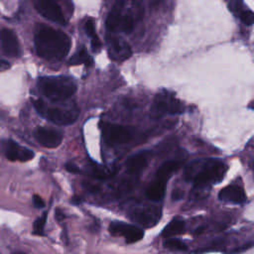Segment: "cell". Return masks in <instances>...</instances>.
<instances>
[{
  "mask_svg": "<svg viewBox=\"0 0 254 254\" xmlns=\"http://www.w3.org/2000/svg\"><path fill=\"white\" fill-rule=\"evenodd\" d=\"M37 55L47 61H62L69 52L70 39L62 30L38 23L34 31Z\"/></svg>",
  "mask_w": 254,
  "mask_h": 254,
  "instance_id": "obj_1",
  "label": "cell"
},
{
  "mask_svg": "<svg viewBox=\"0 0 254 254\" xmlns=\"http://www.w3.org/2000/svg\"><path fill=\"white\" fill-rule=\"evenodd\" d=\"M226 171L227 166L218 159H198L186 168L185 179L191 181L194 188L203 189L222 181Z\"/></svg>",
  "mask_w": 254,
  "mask_h": 254,
  "instance_id": "obj_2",
  "label": "cell"
},
{
  "mask_svg": "<svg viewBox=\"0 0 254 254\" xmlns=\"http://www.w3.org/2000/svg\"><path fill=\"white\" fill-rule=\"evenodd\" d=\"M39 90L53 102H63L70 98L77 86L72 77L66 75L41 76L37 81Z\"/></svg>",
  "mask_w": 254,
  "mask_h": 254,
  "instance_id": "obj_3",
  "label": "cell"
},
{
  "mask_svg": "<svg viewBox=\"0 0 254 254\" xmlns=\"http://www.w3.org/2000/svg\"><path fill=\"white\" fill-rule=\"evenodd\" d=\"M32 103L39 115L56 125H70L77 120L79 115V109L76 106H50L41 99H32Z\"/></svg>",
  "mask_w": 254,
  "mask_h": 254,
  "instance_id": "obj_4",
  "label": "cell"
},
{
  "mask_svg": "<svg viewBox=\"0 0 254 254\" xmlns=\"http://www.w3.org/2000/svg\"><path fill=\"white\" fill-rule=\"evenodd\" d=\"M181 166L182 162L177 160H170L163 163L157 170L153 180L146 189V197L152 201H160L165 195L168 180L171 178L173 173L181 168Z\"/></svg>",
  "mask_w": 254,
  "mask_h": 254,
  "instance_id": "obj_5",
  "label": "cell"
},
{
  "mask_svg": "<svg viewBox=\"0 0 254 254\" xmlns=\"http://www.w3.org/2000/svg\"><path fill=\"white\" fill-rule=\"evenodd\" d=\"M125 2H116L109 11L105 25L110 33L130 34L134 29V18L132 14L124 9Z\"/></svg>",
  "mask_w": 254,
  "mask_h": 254,
  "instance_id": "obj_6",
  "label": "cell"
},
{
  "mask_svg": "<svg viewBox=\"0 0 254 254\" xmlns=\"http://www.w3.org/2000/svg\"><path fill=\"white\" fill-rule=\"evenodd\" d=\"M185 104L179 98H177L175 93L167 89H161L154 97L151 113L152 116L159 117L165 114H182L185 112Z\"/></svg>",
  "mask_w": 254,
  "mask_h": 254,
  "instance_id": "obj_7",
  "label": "cell"
},
{
  "mask_svg": "<svg viewBox=\"0 0 254 254\" xmlns=\"http://www.w3.org/2000/svg\"><path fill=\"white\" fill-rule=\"evenodd\" d=\"M100 129L104 142L109 146L127 144L134 138L135 134L134 129L131 127L110 122H102Z\"/></svg>",
  "mask_w": 254,
  "mask_h": 254,
  "instance_id": "obj_8",
  "label": "cell"
},
{
  "mask_svg": "<svg viewBox=\"0 0 254 254\" xmlns=\"http://www.w3.org/2000/svg\"><path fill=\"white\" fill-rule=\"evenodd\" d=\"M130 219L144 227L155 226L162 216V208L154 204H137L132 206L128 211Z\"/></svg>",
  "mask_w": 254,
  "mask_h": 254,
  "instance_id": "obj_9",
  "label": "cell"
},
{
  "mask_svg": "<svg viewBox=\"0 0 254 254\" xmlns=\"http://www.w3.org/2000/svg\"><path fill=\"white\" fill-rule=\"evenodd\" d=\"M106 45L109 59L114 62L121 63L132 56L130 45L122 38L114 35H106Z\"/></svg>",
  "mask_w": 254,
  "mask_h": 254,
  "instance_id": "obj_10",
  "label": "cell"
},
{
  "mask_svg": "<svg viewBox=\"0 0 254 254\" xmlns=\"http://www.w3.org/2000/svg\"><path fill=\"white\" fill-rule=\"evenodd\" d=\"M33 5L36 11L44 18L61 25H66L62 8L57 2L52 0H35Z\"/></svg>",
  "mask_w": 254,
  "mask_h": 254,
  "instance_id": "obj_11",
  "label": "cell"
},
{
  "mask_svg": "<svg viewBox=\"0 0 254 254\" xmlns=\"http://www.w3.org/2000/svg\"><path fill=\"white\" fill-rule=\"evenodd\" d=\"M108 230L113 236H122L126 243H134L144 237V230L142 228L122 221L111 222Z\"/></svg>",
  "mask_w": 254,
  "mask_h": 254,
  "instance_id": "obj_12",
  "label": "cell"
},
{
  "mask_svg": "<svg viewBox=\"0 0 254 254\" xmlns=\"http://www.w3.org/2000/svg\"><path fill=\"white\" fill-rule=\"evenodd\" d=\"M3 152L6 159L9 161L27 162L32 160L35 156L34 152L31 149L21 146L20 144L11 139L5 140L3 142Z\"/></svg>",
  "mask_w": 254,
  "mask_h": 254,
  "instance_id": "obj_13",
  "label": "cell"
},
{
  "mask_svg": "<svg viewBox=\"0 0 254 254\" xmlns=\"http://www.w3.org/2000/svg\"><path fill=\"white\" fill-rule=\"evenodd\" d=\"M1 50L7 58H19L21 55L20 44L18 38L13 30L3 28L1 30Z\"/></svg>",
  "mask_w": 254,
  "mask_h": 254,
  "instance_id": "obj_14",
  "label": "cell"
},
{
  "mask_svg": "<svg viewBox=\"0 0 254 254\" xmlns=\"http://www.w3.org/2000/svg\"><path fill=\"white\" fill-rule=\"evenodd\" d=\"M34 137L40 145L49 149L57 148L63 141V134L60 131L46 127H38L34 131Z\"/></svg>",
  "mask_w": 254,
  "mask_h": 254,
  "instance_id": "obj_15",
  "label": "cell"
},
{
  "mask_svg": "<svg viewBox=\"0 0 254 254\" xmlns=\"http://www.w3.org/2000/svg\"><path fill=\"white\" fill-rule=\"evenodd\" d=\"M151 157L150 151H142L130 156L125 162V168L129 174H139L144 171Z\"/></svg>",
  "mask_w": 254,
  "mask_h": 254,
  "instance_id": "obj_16",
  "label": "cell"
},
{
  "mask_svg": "<svg viewBox=\"0 0 254 254\" xmlns=\"http://www.w3.org/2000/svg\"><path fill=\"white\" fill-rule=\"evenodd\" d=\"M218 198L232 203H242L246 199V194L241 187L237 185H229L219 191Z\"/></svg>",
  "mask_w": 254,
  "mask_h": 254,
  "instance_id": "obj_17",
  "label": "cell"
},
{
  "mask_svg": "<svg viewBox=\"0 0 254 254\" xmlns=\"http://www.w3.org/2000/svg\"><path fill=\"white\" fill-rule=\"evenodd\" d=\"M186 231V223L181 218H174L171 220L162 231V236L166 238H173L176 235L183 234Z\"/></svg>",
  "mask_w": 254,
  "mask_h": 254,
  "instance_id": "obj_18",
  "label": "cell"
},
{
  "mask_svg": "<svg viewBox=\"0 0 254 254\" xmlns=\"http://www.w3.org/2000/svg\"><path fill=\"white\" fill-rule=\"evenodd\" d=\"M84 31L86 33V35L89 37L90 39V43H91V48H92V51L94 53L100 51L101 49V41L96 33V30H95V26H94V22L92 19H87L84 23Z\"/></svg>",
  "mask_w": 254,
  "mask_h": 254,
  "instance_id": "obj_19",
  "label": "cell"
},
{
  "mask_svg": "<svg viewBox=\"0 0 254 254\" xmlns=\"http://www.w3.org/2000/svg\"><path fill=\"white\" fill-rule=\"evenodd\" d=\"M93 64L92 58L88 55L85 48L80 47L68 60V64L76 65V64H85L86 66H91Z\"/></svg>",
  "mask_w": 254,
  "mask_h": 254,
  "instance_id": "obj_20",
  "label": "cell"
},
{
  "mask_svg": "<svg viewBox=\"0 0 254 254\" xmlns=\"http://www.w3.org/2000/svg\"><path fill=\"white\" fill-rule=\"evenodd\" d=\"M90 173H91V176L97 180H107L115 175L116 169L93 163Z\"/></svg>",
  "mask_w": 254,
  "mask_h": 254,
  "instance_id": "obj_21",
  "label": "cell"
},
{
  "mask_svg": "<svg viewBox=\"0 0 254 254\" xmlns=\"http://www.w3.org/2000/svg\"><path fill=\"white\" fill-rule=\"evenodd\" d=\"M164 247L171 249V250H187V245L184 241L177 239V238H167L164 241Z\"/></svg>",
  "mask_w": 254,
  "mask_h": 254,
  "instance_id": "obj_22",
  "label": "cell"
},
{
  "mask_svg": "<svg viewBox=\"0 0 254 254\" xmlns=\"http://www.w3.org/2000/svg\"><path fill=\"white\" fill-rule=\"evenodd\" d=\"M47 222V212L38 217L33 224V233L35 235H44V227Z\"/></svg>",
  "mask_w": 254,
  "mask_h": 254,
  "instance_id": "obj_23",
  "label": "cell"
},
{
  "mask_svg": "<svg viewBox=\"0 0 254 254\" xmlns=\"http://www.w3.org/2000/svg\"><path fill=\"white\" fill-rule=\"evenodd\" d=\"M238 16L245 25L250 26L254 24V13L251 10H242Z\"/></svg>",
  "mask_w": 254,
  "mask_h": 254,
  "instance_id": "obj_24",
  "label": "cell"
},
{
  "mask_svg": "<svg viewBox=\"0 0 254 254\" xmlns=\"http://www.w3.org/2000/svg\"><path fill=\"white\" fill-rule=\"evenodd\" d=\"M242 5H243L242 2H240V1H231L228 3V8L232 13L239 15L241 13V11L243 10Z\"/></svg>",
  "mask_w": 254,
  "mask_h": 254,
  "instance_id": "obj_25",
  "label": "cell"
},
{
  "mask_svg": "<svg viewBox=\"0 0 254 254\" xmlns=\"http://www.w3.org/2000/svg\"><path fill=\"white\" fill-rule=\"evenodd\" d=\"M33 204L37 208H43L45 206V201L43 200V198L40 195L34 194V196H33Z\"/></svg>",
  "mask_w": 254,
  "mask_h": 254,
  "instance_id": "obj_26",
  "label": "cell"
},
{
  "mask_svg": "<svg viewBox=\"0 0 254 254\" xmlns=\"http://www.w3.org/2000/svg\"><path fill=\"white\" fill-rule=\"evenodd\" d=\"M64 168H65V170H66L67 172L72 173V174H77V173L80 172L79 168H78L75 164H73V163H71V162L66 163V164L64 165Z\"/></svg>",
  "mask_w": 254,
  "mask_h": 254,
  "instance_id": "obj_27",
  "label": "cell"
},
{
  "mask_svg": "<svg viewBox=\"0 0 254 254\" xmlns=\"http://www.w3.org/2000/svg\"><path fill=\"white\" fill-rule=\"evenodd\" d=\"M184 195V192L180 190H174L173 192H172V199L173 200H179L183 197Z\"/></svg>",
  "mask_w": 254,
  "mask_h": 254,
  "instance_id": "obj_28",
  "label": "cell"
},
{
  "mask_svg": "<svg viewBox=\"0 0 254 254\" xmlns=\"http://www.w3.org/2000/svg\"><path fill=\"white\" fill-rule=\"evenodd\" d=\"M253 245H254V242H251V243H247V244H245V245H243V246H240V247H238V248H236V249H233V251H231L230 253H237V252H241V251L247 250L248 248L252 247Z\"/></svg>",
  "mask_w": 254,
  "mask_h": 254,
  "instance_id": "obj_29",
  "label": "cell"
},
{
  "mask_svg": "<svg viewBox=\"0 0 254 254\" xmlns=\"http://www.w3.org/2000/svg\"><path fill=\"white\" fill-rule=\"evenodd\" d=\"M55 217H56V219L58 220V221H62L64 218V212L61 210V209H56V211H55Z\"/></svg>",
  "mask_w": 254,
  "mask_h": 254,
  "instance_id": "obj_30",
  "label": "cell"
},
{
  "mask_svg": "<svg viewBox=\"0 0 254 254\" xmlns=\"http://www.w3.org/2000/svg\"><path fill=\"white\" fill-rule=\"evenodd\" d=\"M9 63H7V62H5L4 60H2L1 61V70H5L6 68H8V67H10V64H8Z\"/></svg>",
  "mask_w": 254,
  "mask_h": 254,
  "instance_id": "obj_31",
  "label": "cell"
},
{
  "mask_svg": "<svg viewBox=\"0 0 254 254\" xmlns=\"http://www.w3.org/2000/svg\"><path fill=\"white\" fill-rule=\"evenodd\" d=\"M71 201L73 202V203H75V204H78V203H80V198L79 197H77V196H74L72 199H71Z\"/></svg>",
  "mask_w": 254,
  "mask_h": 254,
  "instance_id": "obj_32",
  "label": "cell"
},
{
  "mask_svg": "<svg viewBox=\"0 0 254 254\" xmlns=\"http://www.w3.org/2000/svg\"><path fill=\"white\" fill-rule=\"evenodd\" d=\"M15 254H25V253H22V252H17V253H15Z\"/></svg>",
  "mask_w": 254,
  "mask_h": 254,
  "instance_id": "obj_33",
  "label": "cell"
}]
</instances>
